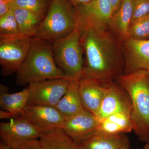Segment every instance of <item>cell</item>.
I'll return each instance as SVG.
<instances>
[{
	"mask_svg": "<svg viewBox=\"0 0 149 149\" xmlns=\"http://www.w3.org/2000/svg\"><path fill=\"white\" fill-rule=\"evenodd\" d=\"M0 149H11L10 148L7 146L5 144H3L2 141L0 142Z\"/></svg>",
	"mask_w": 149,
	"mask_h": 149,
	"instance_id": "4dcf8cb0",
	"label": "cell"
},
{
	"mask_svg": "<svg viewBox=\"0 0 149 149\" xmlns=\"http://www.w3.org/2000/svg\"><path fill=\"white\" fill-rule=\"evenodd\" d=\"M82 149H120L129 146L125 134H109L97 131L78 143Z\"/></svg>",
	"mask_w": 149,
	"mask_h": 149,
	"instance_id": "9a60e30c",
	"label": "cell"
},
{
	"mask_svg": "<svg viewBox=\"0 0 149 149\" xmlns=\"http://www.w3.org/2000/svg\"><path fill=\"white\" fill-rule=\"evenodd\" d=\"M116 82L130 97L133 131L143 142H149V71L123 74Z\"/></svg>",
	"mask_w": 149,
	"mask_h": 149,
	"instance_id": "3957f363",
	"label": "cell"
},
{
	"mask_svg": "<svg viewBox=\"0 0 149 149\" xmlns=\"http://www.w3.org/2000/svg\"><path fill=\"white\" fill-rule=\"evenodd\" d=\"M27 88L15 93H9L8 87L0 85V107L1 109L12 113L16 117L21 116L27 105L29 99Z\"/></svg>",
	"mask_w": 149,
	"mask_h": 149,
	"instance_id": "2e32d148",
	"label": "cell"
},
{
	"mask_svg": "<svg viewBox=\"0 0 149 149\" xmlns=\"http://www.w3.org/2000/svg\"><path fill=\"white\" fill-rule=\"evenodd\" d=\"M120 149H130V147H129V146H125L122 147Z\"/></svg>",
	"mask_w": 149,
	"mask_h": 149,
	"instance_id": "d6a6232c",
	"label": "cell"
},
{
	"mask_svg": "<svg viewBox=\"0 0 149 149\" xmlns=\"http://www.w3.org/2000/svg\"><path fill=\"white\" fill-rule=\"evenodd\" d=\"M17 149H44L40 140H30L22 144Z\"/></svg>",
	"mask_w": 149,
	"mask_h": 149,
	"instance_id": "484cf974",
	"label": "cell"
},
{
	"mask_svg": "<svg viewBox=\"0 0 149 149\" xmlns=\"http://www.w3.org/2000/svg\"><path fill=\"white\" fill-rule=\"evenodd\" d=\"M98 118L84 109L65 118L62 129L76 143H78L98 131Z\"/></svg>",
	"mask_w": 149,
	"mask_h": 149,
	"instance_id": "7c38bea8",
	"label": "cell"
},
{
	"mask_svg": "<svg viewBox=\"0 0 149 149\" xmlns=\"http://www.w3.org/2000/svg\"><path fill=\"white\" fill-rule=\"evenodd\" d=\"M78 81L70 80L67 90L55 107L65 118L70 117L84 109L78 91Z\"/></svg>",
	"mask_w": 149,
	"mask_h": 149,
	"instance_id": "ac0fdd59",
	"label": "cell"
},
{
	"mask_svg": "<svg viewBox=\"0 0 149 149\" xmlns=\"http://www.w3.org/2000/svg\"><path fill=\"white\" fill-rule=\"evenodd\" d=\"M40 135L37 128L21 116L0 124L1 141L11 149H17L27 141L39 139Z\"/></svg>",
	"mask_w": 149,
	"mask_h": 149,
	"instance_id": "ba28073f",
	"label": "cell"
},
{
	"mask_svg": "<svg viewBox=\"0 0 149 149\" xmlns=\"http://www.w3.org/2000/svg\"><path fill=\"white\" fill-rule=\"evenodd\" d=\"M16 73V84L21 86L49 79L66 78L55 61L52 43L36 37L32 38L27 56Z\"/></svg>",
	"mask_w": 149,
	"mask_h": 149,
	"instance_id": "7a4b0ae2",
	"label": "cell"
},
{
	"mask_svg": "<svg viewBox=\"0 0 149 149\" xmlns=\"http://www.w3.org/2000/svg\"><path fill=\"white\" fill-rule=\"evenodd\" d=\"M133 15V0H122L117 10L113 13L109 25L122 41L128 38Z\"/></svg>",
	"mask_w": 149,
	"mask_h": 149,
	"instance_id": "e0dca14e",
	"label": "cell"
},
{
	"mask_svg": "<svg viewBox=\"0 0 149 149\" xmlns=\"http://www.w3.org/2000/svg\"><path fill=\"white\" fill-rule=\"evenodd\" d=\"M125 67L123 74L149 71V40L128 37L122 41Z\"/></svg>",
	"mask_w": 149,
	"mask_h": 149,
	"instance_id": "8fae6325",
	"label": "cell"
},
{
	"mask_svg": "<svg viewBox=\"0 0 149 149\" xmlns=\"http://www.w3.org/2000/svg\"><path fill=\"white\" fill-rule=\"evenodd\" d=\"M21 35L13 8L0 18V36L10 37Z\"/></svg>",
	"mask_w": 149,
	"mask_h": 149,
	"instance_id": "cb8c5ba5",
	"label": "cell"
},
{
	"mask_svg": "<svg viewBox=\"0 0 149 149\" xmlns=\"http://www.w3.org/2000/svg\"><path fill=\"white\" fill-rule=\"evenodd\" d=\"M6 1H12L13 0H6Z\"/></svg>",
	"mask_w": 149,
	"mask_h": 149,
	"instance_id": "836d02e7",
	"label": "cell"
},
{
	"mask_svg": "<svg viewBox=\"0 0 149 149\" xmlns=\"http://www.w3.org/2000/svg\"><path fill=\"white\" fill-rule=\"evenodd\" d=\"M49 0H13L11 1V8L25 9L45 16L47 12Z\"/></svg>",
	"mask_w": 149,
	"mask_h": 149,
	"instance_id": "603a6c76",
	"label": "cell"
},
{
	"mask_svg": "<svg viewBox=\"0 0 149 149\" xmlns=\"http://www.w3.org/2000/svg\"><path fill=\"white\" fill-rule=\"evenodd\" d=\"M74 8L77 22L95 29L109 27L113 14L110 0H93L88 4Z\"/></svg>",
	"mask_w": 149,
	"mask_h": 149,
	"instance_id": "9c48e42d",
	"label": "cell"
},
{
	"mask_svg": "<svg viewBox=\"0 0 149 149\" xmlns=\"http://www.w3.org/2000/svg\"><path fill=\"white\" fill-rule=\"evenodd\" d=\"M109 87L82 77L78 81V91L83 107L97 116Z\"/></svg>",
	"mask_w": 149,
	"mask_h": 149,
	"instance_id": "5bb4252c",
	"label": "cell"
},
{
	"mask_svg": "<svg viewBox=\"0 0 149 149\" xmlns=\"http://www.w3.org/2000/svg\"><path fill=\"white\" fill-rule=\"evenodd\" d=\"M98 131L109 134H126L133 131L130 114L119 112L99 119Z\"/></svg>",
	"mask_w": 149,
	"mask_h": 149,
	"instance_id": "d6986e66",
	"label": "cell"
},
{
	"mask_svg": "<svg viewBox=\"0 0 149 149\" xmlns=\"http://www.w3.org/2000/svg\"><path fill=\"white\" fill-rule=\"evenodd\" d=\"M32 38L21 35L0 36V65L3 76L16 73L27 56Z\"/></svg>",
	"mask_w": 149,
	"mask_h": 149,
	"instance_id": "8992f818",
	"label": "cell"
},
{
	"mask_svg": "<svg viewBox=\"0 0 149 149\" xmlns=\"http://www.w3.org/2000/svg\"><path fill=\"white\" fill-rule=\"evenodd\" d=\"M128 37L138 40H149V14L130 24Z\"/></svg>",
	"mask_w": 149,
	"mask_h": 149,
	"instance_id": "7402d4cb",
	"label": "cell"
},
{
	"mask_svg": "<svg viewBox=\"0 0 149 149\" xmlns=\"http://www.w3.org/2000/svg\"><path fill=\"white\" fill-rule=\"evenodd\" d=\"M85 57L83 77L108 87L123 74L122 40L109 27L95 29L77 22Z\"/></svg>",
	"mask_w": 149,
	"mask_h": 149,
	"instance_id": "6da1fadb",
	"label": "cell"
},
{
	"mask_svg": "<svg viewBox=\"0 0 149 149\" xmlns=\"http://www.w3.org/2000/svg\"><path fill=\"white\" fill-rule=\"evenodd\" d=\"M21 117L41 133L63 127L65 117L55 107L27 105Z\"/></svg>",
	"mask_w": 149,
	"mask_h": 149,
	"instance_id": "30bf717a",
	"label": "cell"
},
{
	"mask_svg": "<svg viewBox=\"0 0 149 149\" xmlns=\"http://www.w3.org/2000/svg\"><path fill=\"white\" fill-rule=\"evenodd\" d=\"M11 1L0 0V18L5 15L11 9Z\"/></svg>",
	"mask_w": 149,
	"mask_h": 149,
	"instance_id": "4316f807",
	"label": "cell"
},
{
	"mask_svg": "<svg viewBox=\"0 0 149 149\" xmlns=\"http://www.w3.org/2000/svg\"><path fill=\"white\" fill-rule=\"evenodd\" d=\"M77 25L74 7L69 0H49L35 37L53 44L72 33Z\"/></svg>",
	"mask_w": 149,
	"mask_h": 149,
	"instance_id": "277c9868",
	"label": "cell"
},
{
	"mask_svg": "<svg viewBox=\"0 0 149 149\" xmlns=\"http://www.w3.org/2000/svg\"><path fill=\"white\" fill-rule=\"evenodd\" d=\"M39 140L44 149H82L61 128L41 133Z\"/></svg>",
	"mask_w": 149,
	"mask_h": 149,
	"instance_id": "ffe728a7",
	"label": "cell"
},
{
	"mask_svg": "<svg viewBox=\"0 0 149 149\" xmlns=\"http://www.w3.org/2000/svg\"><path fill=\"white\" fill-rule=\"evenodd\" d=\"M132 109V103L128 93L115 82L109 87L97 116L102 119L117 113L130 114Z\"/></svg>",
	"mask_w": 149,
	"mask_h": 149,
	"instance_id": "4fadbf2b",
	"label": "cell"
},
{
	"mask_svg": "<svg viewBox=\"0 0 149 149\" xmlns=\"http://www.w3.org/2000/svg\"><path fill=\"white\" fill-rule=\"evenodd\" d=\"M93 0H69L74 7L81 6L88 4Z\"/></svg>",
	"mask_w": 149,
	"mask_h": 149,
	"instance_id": "83f0119b",
	"label": "cell"
},
{
	"mask_svg": "<svg viewBox=\"0 0 149 149\" xmlns=\"http://www.w3.org/2000/svg\"><path fill=\"white\" fill-rule=\"evenodd\" d=\"M79 25L67 37L53 44L54 58L56 65L70 80H79L83 77L84 63L80 44Z\"/></svg>",
	"mask_w": 149,
	"mask_h": 149,
	"instance_id": "5b68a950",
	"label": "cell"
},
{
	"mask_svg": "<svg viewBox=\"0 0 149 149\" xmlns=\"http://www.w3.org/2000/svg\"><path fill=\"white\" fill-rule=\"evenodd\" d=\"M20 34L34 37L45 16L25 9L12 8Z\"/></svg>",
	"mask_w": 149,
	"mask_h": 149,
	"instance_id": "44dd1931",
	"label": "cell"
},
{
	"mask_svg": "<svg viewBox=\"0 0 149 149\" xmlns=\"http://www.w3.org/2000/svg\"><path fill=\"white\" fill-rule=\"evenodd\" d=\"M70 79L67 78L49 79L28 85L27 105L55 107L67 90Z\"/></svg>",
	"mask_w": 149,
	"mask_h": 149,
	"instance_id": "52a82bcc",
	"label": "cell"
},
{
	"mask_svg": "<svg viewBox=\"0 0 149 149\" xmlns=\"http://www.w3.org/2000/svg\"><path fill=\"white\" fill-rule=\"evenodd\" d=\"M110 1L111 3L113 10V13H114L117 10L120 6L122 0H110Z\"/></svg>",
	"mask_w": 149,
	"mask_h": 149,
	"instance_id": "f546056e",
	"label": "cell"
},
{
	"mask_svg": "<svg viewBox=\"0 0 149 149\" xmlns=\"http://www.w3.org/2000/svg\"><path fill=\"white\" fill-rule=\"evenodd\" d=\"M16 117L12 113L3 110L1 109L0 110V118L1 119H12L13 118H16Z\"/></svg>",
	"mask_w": 149,
	"mask_h": 149,
	"instance_id": "f1b7e54d",
	"label": "cell"
},
{
	"mask_svg": "<svg viewBox=\"0 0 149 149\" xmlns=\"http://www.w3.org/2000/svg\"><path fill=\"white\" fill-rule=\"evenodd\" d=\"M133 21L149 14V0H133Z\"/></svg>",
	"mask_w": 149,
	"mask_h": 149,
	"instance_id": "d4e9b609",
	"label": "cell"
},
{
	"mask_svg": "<svg viewBox=\"0 0 149 149\" xmlns=\"http://www.w3.org/2000/svg\"><path fill=\"white\" fill-rule=\"evenodd\" d=\"M143 149H149V142L146 143V145L144 146Z\"/></svg>",
	"mask_w": 149,
	"mask_h": 149,
	"instance_id": "1f68e13d",
	"label": "cell"
}]
</instances>
